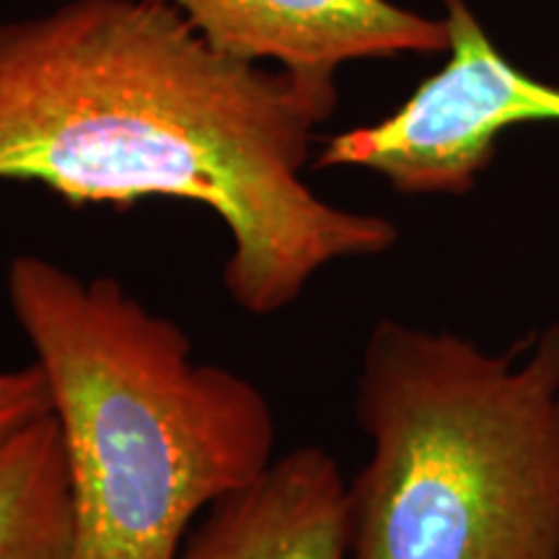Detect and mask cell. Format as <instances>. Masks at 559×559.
<instances>
[{
    "instance_id": "6da1fadb",
    "label": "cell",
    "mask_w": 559,
    "mask_h": 559,
    "mask_svg": "<svg viewBox=\"0 0 559 559\" xmlns=\"http://www.w3.org/2000/svg\"><path fill=\"white\" fill-rule=\"evenodd\" d=\"M334 79L215 50L160 0H66L0 21V181L68 205L181 200L223 223V285L275 317L321 270L381 257L400 228L304 177Z\"/></svg>"
},
{
    "instance_id": "7a4b0ae2",
    "label": "cell",
    "mask_w": 559,
    "mask_h": 559,
    "mask_svg": "<svg viewBox=\"0 0 559 559\" xmlns=\"http://www.w3.org/2000/svg\"><path fill=\"white\" fill-rule=\"evenodd\" d=\"M5 290L50 386L73 559H179L194 519L275 461L267 396L236 370L194 360L177 321L120 280L19 254Z\"/></svg>"
},
{
    "instance_id": "3957f363",
    "label": "cell",
    "mask_w": 559,
    "mask_h": 559,
    "mask_svg": "<svg viewBox=\"0 0 559 559\" xmlns=\"http://www.w3.org/2000/svg\"><path fill=\"white\" fill-rule=\"evenodd\" d=\"M355 412L349 559H559V321L489 353L381 319Z\"/></svg>"
},
{
    "instance_id": "277c9868",
    "label": "cell",
    "mask_w": 559,
    "mask_h": 559,
    "mask_svg": "<svg viewBox=\"0 0 559 559\" xmlns=\"http://www.w3.org/2000/svg\"><path fill=\"white\" fill-rule=\"evenodd\" d=\"M449 60L381 122L326 138L317 169H366L400 194H466L506 130L559 122V88L502 58L466 0H445Z\"/></svg>"
},
{
    "instance_id": "5b68a950",
    "label": "cell",
    "mask_w": 559,
    "mask_h": 559,
    "mask_svg": "<svg viewBox=\"0 0 559 559\" xmlns=\"http://www.w3.org/2000/svg\"><path fill=\"white\" fill-rule=\"evenodd\" d=\"M215 50L254 66L334 79L345 62L449 50L445 19L391 0H160Z\"/></svg>"
},
{
    "instance_id": "8992f818",
    "label": "cell",
    "mask_w": 559,
    "mask_h": 559,
    "mask_svg": "<svg viewBox=\"0 0 559 559\" xmlns=\"http://www.w3.org/2000/svg\"><path fill=\"white\" fill-rule=\"evenodd\" d=\"M179 559H349L347 481L332 453L306 445L215 502Z\"/></svg>"
},
{
    "instance_id": "52a82bcc",
    "label": "cell",
    "mask_w": 559,
    "mask_h": 559,
    "mask_svg": "<svg viewBox=\"0 0 559 559\" xmlns=\"http://www.w3.org/2000/svg\"><path fill=\"white\" fill-rule=\"evenodd\" d=\"M75 521L58 419H37L0 451V559H73Z\"/></svg>"
},
{
    "instance_id": "ba28073f",
    "label": "cell",
    "mask_w": 559,
    "mask_h": 559,
    "mask_svg": "<svg viewBox=\"0 0 559 559\" xmlns=\"http://www.w3.org/2000/svg\"><path fill=\"white\" fill-rule=\"evenodd\" d=\"M47 415H52L50 386L37 362L0 370V451Z\"/></svg>"
}]
</instances>
